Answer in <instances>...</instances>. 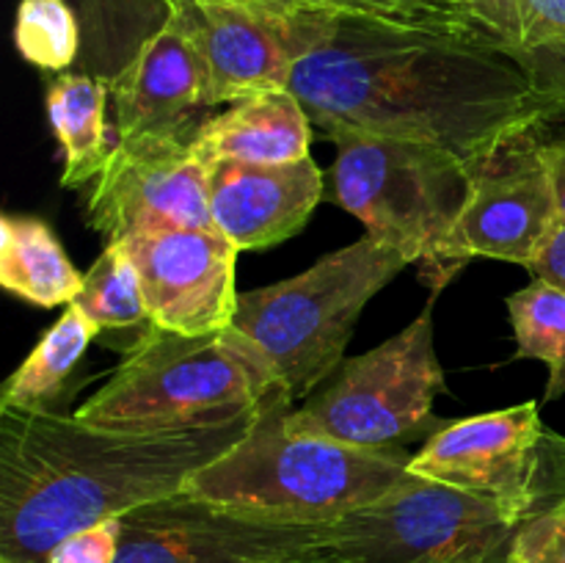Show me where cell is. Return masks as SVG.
I'll use <instances>...</instances> for the list:
<instances>
[{
  "mask_svg": "<svg viewBox=\"0 0 565 563\" xmlns=\"http://www.w3.org/2000/svg\"><path fill=\"white\" fill-rule=\"evenodd\" d=\"M505 563H565V497L519 524Z\"/></svg>",
  "mask_w": 565,
  "mask_h": 563,
  "instance_id": "26",
  "label": "cell"
},
{
  "mask_svg": "<svg viewBox=\"0 0 565 563\" xmlns=\"http://www.w3.org/2000/svg\"><path fill=\"white\" fill-rule=\"evenodd\" d=\"M527 270L535 279L550 282V285L561 287L565 293V219L557 221L555 230L550 232V237H546V243L535 254Z\"/></svg>",
  "mask_w": 565,
  "mask_h": 563,
  "instance_id": "28",
  "label": "cell"
},
{
  "mask_svg": "<svg viewBox=\"0 0 565 563\" xmlns=\"http://www.w3.org/2000/svg\"><path fill=\"white\" fill-rule=\"evenodd\" d=\"M81 20V72L114 83L138 50L166 25V0H64Z\"/></svg>",
  "mask_w": 565,
  "mask_h": 563,
  "instance_id": "21",
  "label": "cell"
},
{
  "mask_svg": "<svg viewBox=\"0 0 565 563\" xmlns=\"http://www.w3.org/2000/svg\"><path fill=\"white\" fill-rule=\"evenodd\" d=\"M149 318L185 337L230 329L237 312L241 248L218 230H160L127 237Z\"/></svg>",
  "mask_w": 565,
  "mask_h": 563,
  "instance_id": "14",
  "label": "cell"
},
{
  "mask_svg": "<svg viewBox=\"0 0 565 563\" xmlns=\"http://www.w3.org/2000/svg\"><path fill=\"white\" fill-rule=\"evenodd\" d=\"M292 401L274 392L254 414L246 434L199 467L182 495L230 511L331 524L395 491L412 478L403 447L367 450L287 428Z\"/></svg>",
  "mask_w": 565,
  "mask_h": 563,
  "instance_id": "3",
  "label": "cell"
},
{
  "mask_svg": "<svg viewBox=\"0 0 565 563\" xmlns=\"http://www.w3.org/2000/svg\"><path fill=\"white\" fill-rule=\"evenodd\" d=\"M516 524L489 500L412 475L373 506L331 522L348 563H494Z\"/></svg>",
  "mask_w": 565,
  "mask_h": 563,
  "instance_id": "9",
  "label": "cell"
},
{
  "mask_svg": "<svg viewBox=\"0 0 565 563\" xmlns=\"http://www.w3.org/2000/svg\"><path fill=\"white\" fill-rule=\"evenodd\" d=\"M552 125H565V108L555 116V119H552Z\"/></svg>",
  "mask_w": 565,
  "mask_h": 563,
  "instance_id": "32",
  "label": "cell"
},
{
  "mask_svg": "<svg viewBox=\"0 0 565 563\" xmlns=\"http://www.w3.org/2000/svg\"><path fill=\"white\" fill-rule=\"evenodd\" d=\"M287 88L329 141L337 132L408 138L467 166L546 127L527 70L486 22L395 25L334 14Z\"/></svg>",
  "mask_w": 565,
  "mask_h": 563,
  "instance_id": "1",
  "label": "cell"
},
{
  "mask_svg": "<svg viewBox=\"0 0 565 563\" xmlns=\"http://www.w3.org/2000/svg\"><path fill=\"white\" fill-rule=\"evenodd\" d=\"M467 3L472 6V9L500 33L502 42H505V28L508 20H511V0H467Z\"/></svg>",
  "mask_w": 565,
  "mask_h": 563,
  "instance_id": "29",
  "label": "cell"
},
{
  "mask_svg": "<svg viewBox=\"0 0 565 563\" xmlns=\"http://www.w3.org/2000/svg\"><path fill=\"white\" fill-rule=\"evenodd\" d=\"M121 546V519H105L86 530L66 535L47 563H116Z\"/></svg>",
  "mask_w": 565,
  "mask_h": 563,
  "instance_id": "27",
  "label": "cell"
},
{
  "mask_svg": "<svg viewBox=\"0 0 565 563\" xmlns=\"http://www.w3.org/2000/svg\"><path fill=\"white\" fill-rule=\"evenodd\" d=\"M110 99L121 141L193 144L218 108L207 61L174 14L110 83Z\"/></svg>",
  "mask_w": 565,
  "mask_h": 563,
  "instance_id": "15",
  "label": "cell"
},
{
  "mask_svg": "<svg viewBox=\"0 0 565 563\" xmlns=\"http://www.w3.org/2000/svg\"><path fill=\"white\" fill-rule=\"evenodd\" d=\"M279 386L232 329L202 337L149 326L75 412L116 434H177L257 412Z\"/></svg>",
  "mask_w": 565,
  "mask_h": 563,
  "instance_id": "4",
  "label": "cell"
},
{
  "mask_svg": "<svg viewBox=\"0 0 565 563\" xmlns=\"http://www.w3.org/2000/svg\"><path fill=\"white\" fill-rule=\"evenodd\" d=\"M334 14L395 25H472L486 22L467 0H312ZM489 25V22H486Z\"/></svg>",
  "mask_w": 565,
  "mask_h": 563,
  "instance_id": "25",
  "label": "cell"
},
{
  "mask_svg": "<svg viewBox=\"0 0 565 563\" xmlns=\"http://www.w3.org/2000/svg\"><path fill=\"white\" fill-rule=\"evenodd\" d=\"M110 83L86 72H61L47 83V119L61 147V185L86 188L97 180L116 147L105 121Z\"/></svg>",
  "mask_w": 565,
  "mask_h": 563,
  "instance_id": "18",
  "label": "cell"
},
{
  "mask_svg": "<svg viewBox=\"0 0 565 563\" xmlns=\"http://www.w3.org/2000/svg\"><path fill=\"white\" fill-rule=\"evenodd\" d=\"M439 293H430L406 329L362 357L345 359L323 390L287 414V428L367 450L436 434L445 419H436L434 401L447 390L434 334Z\"/></svg>",
  "mask_w": 565,
  "mask_h": 563,
  "instance_id": "7",
  "label": "cell"
},
{
  "mask_svg": "<svg viewBox=\"0 0 565 563\" xmlns=\"http://www.w3.org/2000/svg\"><path fill=\"white\" fill-rule=\"evenodd\" d=\"M408 472L494 502L519 528L565 497V436L541 423L539 403H519L445 423Z\"/></svg>",
  "mask_w": 565,
  "mask_h": 563,
  "instance_id": "8",
  "label": "cell"
},
{
  "mask_svg": "<svg viewBox=\"0 0 565 563\" xmlns=\"http://www.w3.org/2000/svg\"><path fill=\"white\" fill-rule=\"evenodd\" d=\"M166 3L202 50L218 105L290 86L296 61L320 42L334 17V11L312 0Z\"/></svg>",
  "mask_w": 565,
  "mask_h": 563,
  "instance_id": "10",
  "label": "cell"
},
{
  "mask_svg": "<svg viewBox=\"0 0 565 563\" xmlns=\"http://www.w3.org/2000/svg\"><path fill=\"white\" fill-rule=\"evenodd\" d=\"M544 149H546V160H550L552 180H555L561 219H565V138H561V141H546Z\"/></svg>",
  "mask_w": 565,
  "mask_h": 563,
  "instance_id": "30",
  "label": "cell"
},
{
  "mask_svg": "<svg viewBox=\"0 0 565 563\" xmlns=\"http://www.w3.org/2000/svg\"><path fill=\"white\" fill-rule=\"evenodd\" d=\"M323 199V171L312 155L292 163H210L213 226L241 252L298 235Z\"/></svg>",
  "mask_w": 565,
  "mask_h": 563,
  "instance_id": "16",
  "label": "cell"
},
{
  "mask_svg": "<svg viewBox=\"0 0 565 563\" xmlns=\"http://www.w3.org/2000/svg\"><path fill=\"white\" fill-rule=\"evenodd\" d=\"M72 304L94 320L99 331H136L141 337L152 326L141 276L125 241L105 243L97 263L83 274L81 296Z\"/></svg>",
  "mask_w": 565,
  "mask_h": 563,
  "instance_id": "22",
  "label": "cell"
},
{
  "mask_svg": "<svg viewBox=\"0 0 565 563\" xmlns=\"http://www.w3.org/2000/svg\"><path fill=\"white\" fill-rule=\"evenodd\" d=\"M516 353L513 359H539L550 368L544 401L565 395V293L544 279L530 282L508 296Z\"/></svg>",
  "mask_w": 565,
  "mask_h": 563,
  "instance_id": "23",
  "label": "cell"
},
{
  "mask_svg": "<svg viewBox=\"0 0 565 563\" xmlns=\"http://www.w3.org/2000/svg\"><path fill=\"white\" fill-rule=\"evenodd\" d=\"M0 285L33 307H70L83 287L55 232L42 219H0Z\"/></svg>",
  "mask_w": 565,
  "mask_h": 563,
  "instance_id": "19",
  "label": "cell"
},
{
  "mask_svg": "<svg viewBox=\"0 0 565 563\" xmlns=\"http://www.w3.org/2000/svg\"><path fill=\"white\" fill-rule=\"evenodd\" d=\"M544 130L522 132L469 166L467 202L445 252L450 276L478 257L530 268L555 230L561 208Z\"/></svg>",
  "mask_w": 565,
  "mask_h": 563,
  "instance_id": "11",
  "label": "cell"
},
{
  "mask_svg": "<svg viewBox=\"0 0 565 563\" xmlns=\"http://www.w3.org/2000/svg\"><path fill=\"white\" fill-rule=\"evenodd\" d=\"M97 334V323L70 304L64 315L39 337L20 368L6 379L0 390V408L64 414L58 406L70 397L66 384Z\"/></svg>",
  "mask_w": 565,
  "mask_h": 563,
  "instance_id": "20",
  "label": "cell"
},
{
  "mask_svg": "<svg viewBox=\"0 0 565 563\" xmlns=\"http://www.w3.org/2000/svg\"><path fill=\"white\" fill-rule=\"evenodd\" d=\"M119 519L116 563H279L331 539V524L254 517L182 491Z\"/></svg>",
  "mask_w": 565,
  "mask_h": 563,
  "instance_id": "12",
  "label": "cell"
},
{
  "mask_svg": "<svg viewBox=\"0 0 565 563\" xmlns=\"http://www.w3.org/2000/svg\"><path fill=\"white\" fill-rule=\"evenodd\" d=\"M406 265L395 246L364 235L303 274L241 293L230 329L292 403L307 401L345 362L364 307Z\"/></svg>",
  "mask_w": 565,
  "mask_h": 563,
  "instance_id": "5",
  "label": "cell"
},
{
  "mask_svg": "<svg viewBox=\"0 0 565 563\" xmlns=\"http://www.w3.org/2000/svg\"><path fill=\"white\" fill-rule=\"evenodd\" d=\"M254 414L177 434H116L75 414L0 408V563H47L66 535L180 495Z\"/></svg>",
  "mask_w": 565,
  "mask_h": 563,
  "instance_id": "2",
  "label": "cell"
},
{
  "mask_svg": "<svg viewBox=\"0 0 565 563\" xmlns=\"http://www.w3.org/2000/svg\"><path fill=\"white\" fill-rule=\"evenodd\" d=\"M86 221L105 243L141 232L215 230L210 163L185 141H121L86 185Z\"/></svg>",
  "mask_w": 565,
  "mask_h": 563,
  "instance_id": "13",
  "label": "cell"
},
{
  "mask_svg": "<svg viewBox=\"0 0 565 563\" xmlns=\"http://www.w3.org/2000/svg\"><path fill=\"white\" fill-rule=\"evenodd\" d=\"M326 199L356 215L367 235L425 263L430 287L450 279L447 241L467 202L469 166L447 149L375 132H337Z\"/></svg>",
  "mask_w": 565,
  "mask_h": 563,
  "instance_id": "6",
  "label": "cell"
},
{
  "mask_svg": "<svg viewBox=\"0 0 565 563\" xmlns=\"http://www.w3.org/2000/svg\"><path fill=\"white\" fill-rule=\"evenodd\" d=\"M279 563H348V561H342V557L337 555L329 544H326V546H315V550L301 552V555L285 557V561H279Z\"/></svg>",
  "mask_w": 565,
  "mask_h": 563,
  "instance_id": "31",
  "label": "cell"
},
{
  "mask_svg": "<svg viewBox=\"0 0 565 563\" xmlns=\"http://www.w3.org/2000/svg\"><path fill=\"white\" fill-rule=\"evenodd\" d=\"M312 119L290 88H268L213 114L193 138L207 163H292L309 158Z\"/></svg>",
  "mask_w": 565,
  "mask_h": 563,
  "instance_id": "17",
  "label": "cell"
},
{
  "mask_svg": "<svg viewBox=\"0 0 565 563\" xmlns=\"http://www.w3.org/2000/svg\"><path fill=\"white\" fill-rule=\"evenodd\" d=\"M14 44L28 64L61 75L81 61V20L64 0H20Z\"/></svg>",
  "mask_w": 565,
  "mask_h": 563,
  "instance_id": "24",
  "label": "cell"
}]
</instances>
